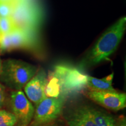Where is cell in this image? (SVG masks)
I'll list each match as a JSON object with an SVG mask.
<instances>
[{
	"label": "cell",
	"instance_id": "6da1fadb",
	"mask_svg": "<svg viewBox=\"0 0 126 126\" xmlns=\"http://www.w3.org/2000/svg\"><path fill=\"white\" fill-rule=\"evenodd\" d=\"M126 18L122 17L110 26L98 39L80 64V67H89L106 60L114 53L126 31Z\"/></svg>",
	"mask_w": 126,
	"mask_h": 126
},
{
	"label": "cell",
	"instance_id": "7a4b0ae2",
	"mask_svg": "<svg viewBox=\"0 0 126 126\" xmlns=\"http://www.w3.org/2000/svg\"><path fill=\"white\" fill-rule=\"evenodd\" d=\"M38 70L37 66L22 60H6L2 63L0 81L14 91L21 90Z\"/></svg>",
	"mask_w": 126,
	"mask_h": 126
},
{
	"label": "cell",
	"instance_id": "3957f363",
	"mask_svg": "<svg viewBox=\"0 0 126 126\" xmlns=\"http://www.w3.org/2000/svg\"><path fill=\"white\" fill-rule=\"evenodd\" d=\"M65 119L69 126H114L112 115L90 105H79L72 108Z\"/></svg>",
	"mask_w": 126,
	"mask_h": 126
},
{
	"label": "cell",
	"instance_id": "277c9868",
	"mask_svg": "<svg viewBox=\"0 0 126 126\" xmlns=\"http://www.w3.org/2000/svg\"><path fill=\"white\" fill-rule=\"evenodd\" d=\"M40 46L37 32L32 30L15 28L9 34L1 36L0 39V51L2 53L23 49L36 53Z\"/></svg>",
	"mask_w": 126,
	"mask_h": 126
},
{
	"label": "cell",
	"instance_id": "5b68a950",
	"mask_svg": "<svg viewBox=\"0 0 126 126\" xmlns=\"http://www.w3.org/2000/svg\"><path fill=\"white\" fill-rule=\"evenodd\" d=\"M11 18L15 28L36 31L40 26L43 15L35 1H22L14 5Z\"/></svg>",
	"mask_w": 126,
	"mask_h": 126
},
{
	"label": "cell",
	"instance_id": "8992f818",
	"mask_svg": "<svg viewBox=\"0 0 126 126\" xmlns=\"http://www.w3.org/2000/svg\"><path fill=\"white\" fill-rule=\"evenodd\" d=\"M64 97H46L35 107L32 120L29 126H40L51 123L63 112Z\"/></svg>",
	"mask_w": 126,
	"mask_h": 126
},
{
	"label": "cell",
	"instance_id": "52a82bcc",
	"mask_svg": "<svg viewBox=\"0 0 126 126\" xmlns=\"http://www.w3.org/2000/svg\"><path fill=\"white\" fill-rule=\"evenodd\" d=\"M53 76L57 79L61 91L65 94L78 92L86 86L87 75L83 74L75 68L58 65Z\"/></svg>",
	"mask_w": 126,
	"mask_h": 126
},
{
	"label": "cell",
	"instance_id": "ba28073f",
	"mask_svg": "<svg viewBox=\"0 0 126 126\" xmlns=\"http://www.w3.org/2000/svg\"><path fill=\"white\" fill-rule=\"evenodd\" d=\"M9 104L18 126H29L34 113V107L21 90L11 93Z\"/></svg>",
	"mask_w": 126,
	"mask_h": 126
},
{
	"label": "cell",
	"instance_id": "9c48e42d",
	"mask_svg": "<svg viewBox=\"0 0 126 126\" xmlns=\"http://www.w3.org/2000/svg\"><path fill=\"white\" fill-rule=\"evenodd\" d=\"M89 99L108 110L117 111L126 106V94L117 91H89Z\"/></svg>",
	"mask_w": 126,
	"mask_h": 126
},
{
	"label": "cell",
	"instance_id": "30bf717a",
	"mask_svg": "<svg viewBox=\"0 0 126 126\" xmlns=\"http://www.w3.org/2000/svg\"><path fill=\"white\" fill-rule=\"evenodd\" d=\"M47 83L46 73L45 70L41 69L23 87L26 97L34 104V108L47 97L46 88Z\"/></svg>",
	"mask_w": 126,
	"mask_h": 126
},
{
	"label": "cell",
	"instance_id": "8fae6325",
	"mask_svg": "<svg viewBox=\"0 0 126 126\" xmlns=\"http://www.w3.org/2000/svg\"><path fill=\"white\" fill-rule=\"evenodd\" d=\"M113 73L102 79L87 75L86 85L87 87L91 91H116L112 86Z\"/></svg>",
	"mask_w": 126,
	"mask_h": 126
},
{
	"label": "cell",
	"instance_id": "7c38bea8",
	"mask_svg": "<svg viewBox=\"0 0 126 126\" xmlns=\"http://www.w3.org/2000/svg\"><path fill=\"white\" fill-rule=\"evenodd\" d=\"M16 123V119L12 113L0 110V126H15Z\"/></svg>",
	"mask_w": 126,
	"mask_h": 126
},
{
	"label": "cell",
	"instance_id": "4fadbf2b",
	"mask_svg": "<svg viewBox=\"0 0 126 126\" xmlns=\"http://www.w3.org/2000/svg\"><path fill=\"white\" fill-rule=\"evenodd\" d=\"M15 28V26L11 17H0V32L1 36L9 34Z\"/></svg>",
	"mask_w": 126,
	"mask_h": 126
},
{
	"label": "cell",
	"instance_id": "5bb4252c",
	"mask_svg": "<svg viewBox=\"0 0 126 126\" xmlns=\"http://www.w3.org/2000/svg\"><path fill=\"white\" fill-rule=\"evenodd\" d=\"M60 85L58 79L53 76L50 79L49 83H47L46 88V94L49 97H58L59 94Z\"/></svg>",
	"mask_w": 126,
	"mask_h": 126
},
{
	"label": "cell",
	"instance_id": "9a60e30c",
	"mask_svg": "<svg viewBox=\"0 0 126 126\" xmlns=\"http://www.w3.org/2000/svg\"><path fill=\"white\" fill-rule=\"evenodd\" d=\"M14 5L7 1H0V17H11Z\"/></svg>",
	"mask_w": 126,
	"mask_h": 126
},
{
	"label": "cell",
	"instance_id": "2e32d148",
	"mask_svg": "<svg viewBox=\"0 0 126 126\" xmlns=\"http://www.w3.org/2000/svg\"><path fill=\"white\" fill-rule=\"evenodd\" d=\"M5 100V87L0 83V109L4 106Z\"/></svg>",
	"mask_w": 126,
	"mask_h": 126
},
{
	"label": "cell",
	"instance_id": "e0dca14e",
	"mask_svg": "<svg viewBox=\"0 0 126 126\" xmlns=\"http://www.w3.org/2000/svg\"><path fill=\"white\" fill-rule=\"evenodd\" d=\"M114 126H126V119L124 116H121L116 119Z\"/></svg>",
	"mask_w": 126,
	"mask_h": 126
},
{
	"label": "cell",
	"instance_id": "ac0fdd59",
	"mask_svg": "<svg viewBox=\"0 0 126 126\" xmlns=\"http://www.w3.org/2000/svg\"><path fill=\"white\" fill-rule=\"evenodd\" d=\"M34 1V0H0V1H7V2H10L13 3L15 5L16 3L19 2H22V1Z\"/></svg>",
	"mask_w": 126,
	"mask_h": 126
},
{
	"label": "cell",
	"instance_id": "d6986e66",
	"mask_svg": "<svg viewBox=\"0 0 126 126\" xmlns=\"http://www.w3.org/2000/svg\"><path fill=\"white\" fill-rule=\"evenodd\" d=\"M40 126H57V125H56V124H54V122H53V123H50V124H46V125Z\"/></svg>",
	"mask_w": 126,
	"mask_h": 126
},
{
	"label": "cell",
	"instance_id": "ffe728a7",
	"mask_svg": "<svg viewBox=\"0 0 126 126\" xmlns=\"http://www.w3.org/2000/svg\"><path fill=\"white\" fill-rule=\"evenodd\" d=\"M2 61L1 60V58H0V74H1V69H2Z\"/></svg>",
	"mask_w": 126,
	"mask_h": 126
},
{
	"label": "cell",
	"instance_id": "44dd1931",
	"mask_svg": "<svg viewBox=\"0 0 126 126\" xmlns=\"http://www.w3.org/2000/svg\"><path fill=\"white\" fill-rule=\"evenodd\" d=\"M1 32H0V39H1Z\"/></svg>",
	"mask_w": 126,
	"mask_h": 126
},
{
	"label": "cell",
	"instance_id": "7402d4cb",
	"mask_svg": "<svg viewBox=\"0 0 126 126\" xmlns=\"http://www.w3.org/2000/svg\"><path fill=\"white\" fill-rule=\"evenodd\" d=\"M15 126H17V125H15Z\"/></svg>",
	"mask_w": 126,
	"mask_h": 126
}]
</instances>
